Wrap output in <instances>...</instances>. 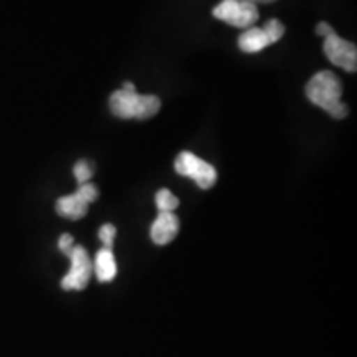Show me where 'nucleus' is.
Wrapping results in <instances>:
<instances>
[{"label": "nucleus", "mask_w": 357, "mask_h": 357, "mask_svg": "<svg viewBox=\"0 0 357 357\" xmlns=\"http://www.w3.org/2000/svg\"><path fill=\"white\" fill-rule=\"evenodd\" d=\"M342 83L333 71H319L306 84V96L312 105L328 111L334 119H344L347 106L341 101Z\"/></svg>", "instance_id": "1"}, {"label": "nucleus", "mask_w": 357, "mask_h": 357, "mask_svg": "<svg viewBox=\"0 0 357 357\" xmlns=\"http://www.w3.org/2000/svg\"><path fill=\"white\" fill-rule=\"evenodd\" d=\"M109 108L116 118L149 119L159 113L160 100L154 95H139L118 89L109 98Z\"/></svg>", "instance_id": "2"}, {"label": "nucleus", "mask_w": 357, "mask_h": 357, "mask_svg": "<svg viewBox=\"0 0 357 357\" xmlns=\"http://www.w3.org/2000/svg\"><path fill=\"white\" fill-rule=\"evenodd\" d=\"M65 255L70 258V271L61 280V288L65 291H82L86 288L93 273V263L89 260L88 252L82 245H73Z\"/></svg>", "instance_id": "3"}, {"label": "nucleus", "mask_w": 357, "mask_h": 357, "mask_svg": "<svg viewBox=\"0 0 357 357\" xmlns=\"http://www.w3.org/2000/svg\"><path fill=\"white\" fill-rule=\"evenodd\" d=\"M174 169L184 177L194 178L200 189H211L217 182V171L212 164L205 162L195 154L184 151L174 160Z\"/></svg>", "instance_id": "4"}, {"label": "nucleus", "mask_w": 357, "mask_h": 357, "mask_svg": "<svg viewBox=\"0 0 357 357\" xmlns=\"http://www.w3.org/2000/svg\"><path fill=\"white\" fill-rule=\"evenodd\" d=\"M212 15L231 26L250 29L255 22H258L260 12L253 3L240 2V0H222L218 6L213 7Z\"/></svg>", "instance_id": "5"}, {"label": "nucleus", "mask_w": 357, "mask_h": 357, "mask_svg": "<svg viewBox=\"0 0 357 357\" xmlns=\"http://www.w3.org/2000/svg\"><path fill=\"white\" fill-rule=\"evenodd\" d=\"M323 50L326 56L329 58L333 65L341 66L346 71L357 70V48L354 43L347 42V40L341 38L337 33L331 35V37L324 38Z\"/></svg>", "instance_id": "6"}, {"label": "nucleus", "mask_w": 357, "mask_h": 357, "mask_svg": "<svg viewBox=\"0 0 357 357\" xmlns=\"http://www.w3.org/2000/svg\"><path fill=\"white\" fill-rule=\"evenodd\" d=\"M178 218L172 212H159L151 225V240L155 245H167L176 238L178 231Z\"/></svg>", "instance_id": "7"}, {"label": "nucleus", "mask_w": 357, "mask_h": 357, "mask_svg": "<svg viewBox=\"0 0 357 357\" xmlns=\"http://www.w3.org/2000/svg\"><path fill=\"white\" fill-rule=\"evenodd\" d=\"M88 205L79 195L75 192L71 195H65L56 200V213L58 215L68 218V220H79L88 213Z\"/></svg>", "instance_id": "8"}, {"label": "nucleus", "mask_w": 357, "mask_h": 357, "mask_svg": "<svg viewBox=\"0 0 357 357\" xmlns=\"http://www.w3.org/2000/svg\"><path fill=\"white\" fill-rule=\"evenodd\" d=\"M93 271H95L98 281H101V283H109V281H113L116 278L118 266H116L113 250L101 248L100 252L96 253L95 261H93Z\"/></svg>", "instance_id": "9"}, {"label": "nucleus", "mask_w": 357, "mask_h": 357, "mask_svg": "<svg viewBox=\"0 0 357 357\" xmlns=\"http://www.w3.org/2000/svg\"><path fill=\"white\" fill-rule=\"evenodd\" d=\"M268 45H270V40L263 32V29H257V26H250L238 37V48L245 53H258Z\"/></svg>", "instance_id": "10"}, {"label": "nucleus", "mask_w": 357, "mask_h": 357, "mask_svg": "<svg viewBox=\"0 0 357 357\" xmlns=\"http://www.w3.org/2000/svg\"><path fill=\"white\" fill-rule=\"evenodd\" d=\"M155 205H158L159 212H172L174 208L178 207V199L171 190L160 189L155 194Z\"/></svg>", "instance_id": "11"}, {"label": "nucleus", "mask_w": 357, "mask_h": 357, "mask_svg": "<svg viewBox=\"0 0 357 357\" xmlns=\"http://www.w3.org/2000/svg\"><path fill=\"white\" fill-rule=\"evenodd\" d=\"M73 174H75V177H77L78 184L83 185V184H86V182H89V178L93 177V174H95V169H93L91 162H88L86 159H82V160H78L77 164H75Z\"/></svg>", "instance_id": "12"}, {"label": "nucleus", "mask_w": 357, "mask_h": 357, "mask_svg": "<svg viewBox=\"0 0 357 357\" xmlns=\"http://www.w3.org/2000/svg\"><path fill=\"white\" fill-rule=\"evenodd\" d=\"M263 32H265L268 40H270V45L276 43L284 35V25L281 24L280 20L271 19L266 22L265 26H263Z\"/></svg>", "instance_id": "13"}, {"label": "nucleus", "mask_w": 357, "mask_h": 357, "mask_svg": "<svg viewBox=\"0 0 357 357\" xmlns=\"http://www.w3.org/2000/svg\"><path fill=\"white\" fill-rule=\"evenodd\" d=\"M98 236H100L102 245H105L102 248L111 250V247H113V242H114V236H116V227L113 225V223H105V225L100 229V231H98Z\"/></svg>", "instance_id": "14"}, {"label": "nucleus", "mask_w": 357, "mask_h": 357, "mask_svg": "<svg viewBox=\"0 0 357 357\" xmlns=\"http://www.w3.org/2000/svg\"><path fill=\"white\" fill-rule=\"evenodd\" d=\"M77 194H78L79 197H82L86 204L95 202V200L98 199V190H96V187L91 184V182H86V184L79 185L78 190H77Z\"/></svg>", "instance_id": "15"}, {"label": "nucleus", "mask_w": 357, "mask_h": 357, "mask_svg": "<svg viewBox=\"0 0 357 357\" xmlns=\"http://www.w3.org/2000/svg\"><path fill=\"white\" fill-rule=\"evenodd\" d=\"M316 33H318L319 37L328 38V37H331V35H334L336 32H334V29L328 24V22H319L318 26H316Z\"/></svg>", "instance_id": "16"}, {"label": "nucleus", "mask_w": 357, "mask_h": 357, "mask_svg": "<svg viewBox=\"0 0 357 357\" xmlns=\"http://www.w3.org/2000/svg\"><path fill=\"white\" fill-rule=\"evenodd\" d=\"M73 247V236L70 234H63L60 236V240H58V248L61 250V252H68V250Z\"/></svg>", "instance_id": "17"}, {"label": "nucleus", "mask_w": 357, "mask_h": 357, "mask_svg": "<svg viewBox=\"0 0 357 357\" xmlns=\"http://www.w3.org/2000/svg\"><path fill=\"white\" fill-rule=\"evenodd\" d=\"M121 89H124V91H128V93H136V86H134V83H131V82H124Z\"/></svg>", "instance_id": "18"}, {"label": "nucleus", "mask_w": 357, "mask_h": 357, "mask_svg": "<svg viewBox=\"0 0 357 357\" xmlns=\"http://www.w3.org/2000/svg\"><path fill=\"white\" fill-rule=\"evenodd\" d=\"M240 2H248V3H253V6H257V3H271L275 2V0H240Z\"/></svg>", "instance_id": "19"}]
</instances>
